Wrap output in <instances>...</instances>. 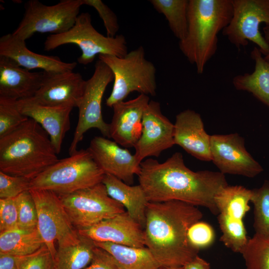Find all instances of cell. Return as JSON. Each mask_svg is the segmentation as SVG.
Returning a JSON list of instances; mask_svg holds the SVG:
<instances>
[{
  "label": "cell",
  "instance_id": "obj_6",
  "mask_svg": "<svg viewBox=\"0 0 269 269\" xmlns=\"http://www.w3.org/2000/svg\"><path fill=\"white\" fill-rule=\"evenodd\" d=\"M98 58L108 65L114 75L112 90L106 102L108 107L112 108L116 103L124 101L133 92L156 95V68L145 58L142 46L123 57L101 54Z\"/></svg>",
  "mask_w": 269,
  "mask_h": 269
},
{
  "label": "cell",
  "instance_id": "obj_1",
  "mask_svg": "<svg viewBox=\"0 0 269 269\" xmlns=\"http://www.w3.org/2000/svg\"><path fill=\"white\" fill-rule=\"evenodd\" d=\"M137 176L148 202L181 201L205 207L215 215L218 213L215 197L228 185L219 171L188 168L179 152L162 163L153 158L142 161Z\"/></svg>",
  "mask_w": 269,
  "mask_h": 269
},
{
  "label": "cell",
  "instance_id": "obj_9",
  "mask_svg": "<svg viewBox=\"0 0 269 269\" xmlns=\"http://www.w3.org/2000/svg\"><path fill=\"white\" fill-rule=\"evenodd\" d=\"M114 79L110 68L99 59L95 63L92 76L86 80L83 96L77 107L78 120L69 148V155L78 150V144L85 133L91 129H97L104 137L110 138L109 124L104 121L102 115V103L106 89Z\"/></svg>",
  "mask_w": 269,
  "mask_h": 269
},
{
  "label": "cell",
  "instance_id": "obj_5",
  "mask_svg": "<svg viewBox=\"0 0 269 269\" xmlns=\"http://www.w3.org/2000/svg\"><path fill=\"white\" fill-rule=\"evenodd\" d=\"M105 175L88 149L59 159L30 181V189L46 190L58 196L102 182Z\"/></svg>",
  "mask_w": 269,
  "mask_h": 269
},
{
  "label": "cell",
  "instance_id": "obj_39",
  "mask_svg": "<svg viewBox=\"0 0 269 269\" xmlns=\"http://www.w3.org/2000/svg\"><path fill=\"white\" fill-rule=\"evenodd\" d=\"M83 269H119L112 256L104 250L96 247L90 265Z\"/></svg>",
  "mask_w": 269,
  "mask_h": 269
},
{
  "label": "cell",
  "instance_id": "obj_42",
  "mask_svg": "<svg viewBox=\"0 0 269 269\" xmlns=\"http://www.w3.org/2000/svg\"><path fill=\"white\" fill-rule=\"evenodd\" d=\"M264 37L269 48V25H265L263 27ZM265 60L269 62V50L268 53L264 56Z\"/></svg>",
  "mask_w": 269,
  "mask_h": 269
},
{
  "label": "cell",
  "instance_id": "obj_38",
  "mask_svg": "<svg viewBox=\"0 0 269 269\" xmlns=\"http://www.w3.org/2000/svg\"><path fill=\"white\" fill-rule=\"evenodd\" d=\"M18 219L16 197L0 199V233L17 227Z\"/></svg>",
  "mask_w": 269,
  "mask_h": 269
},
{
  "label": "cell",
  "instance_id": "obj_11",
  "mask_svg": "<svg viewBox=\"0 0 269 269\" xmlns=\"http://www.w3.org/2000/svg\"><path fill=\"white\" fill-rule=\"evenodd\" d=\"M37 213V228L44 245L53 258L58 247L78 242L80 235L74 230L59 196L46 190H30Z\"/></svg>",
  "mask_w": 269,
  "mask_h": 269
},
{
  "label": "cell",
  "instance_id": "obj_34",
  "mask_svg": "<svg viewBox=\"0 0 269 269\" xmlns=\"http://www.w3.org/2000/svg\"><path fill=\"white\" fill-rule=\"evenodd\" d=\"M31 180L0 171V199L14 198L30 190Z\"/></svg>",
  "mask_w": 269,
  "mask_h": 269
},
{
  "label": "cell",
  "instance_id": "obj_33",
  "mask_svg": "<svg viewBox=\"0 0 269 269\" xmlns=\"http://www.w3.org/2000/svg\"><path fill=\"white\" fill-rule=\"evenodd\" d=\"M16 199L18 208V227L24 229L37 228V210L30 190L21 193Z\"/></svg>",
  "mask_w": 269,
  "mask_h": 269
},
{
  "label": "cell",
  "instance_id": "obj_35",
  "mask_svg": "<svg viewBox=\"0 0 269 269\" xmlns=\"http://www.w3.org/2000/svg\"><path fill=\"white\" fill-rule=\"evenodd\" d=\"M187 236L190 244L199 251L211 246L215 240L213 227L209 224L201 221L190 226Z\"/></svg>",
  "mask_w": 269,
  "mask_h": 269
},
{
  "label": "cell",
  "instance_id": "obj_10",
  "mask_svg": "<svg viewBox=\"0 0 269 269\" xmlns=\"http://www.w3.org/2000/svg\"><path fill=\"white\" fill-rule=\"evenodd\" d=\"M252 196L251 189L241 185H228L215 197L220 241L235 253H240L249 238L244 220L250 210Z\"/></svg>",
  "mask_w": 269,
  "mask_h": 269
},
{
  "label": "cell",
  "instance_id": "obj_41",
  "mask_svg": "<svg viewBox=\"0 0 269 269\" xmlns=\"http://www.w3.org/2000/svg\"><path fill=\"white\" fill-rule=\"evenodd\" d=\"M182 269H211L209 262L197 256L191 261L182 267Z\"/></svg>",
  "mask_w": 269,
  "mask_h": 269
},
{
  "label": "cell",
  "instance_id": "obj_3",
  "mask_svg": "<svg viewBox=\"0 0 269 269\" xmlns=\"http://www.w3.org/2000/svg\"><path fill=\"white\" fill-rule=\"evenodd\" d=\"M46 131L28 118L0 138V171L31 180L59 160Z\"/></svg>",
  "mask_w": 269,
  "mask_h": 269
},
{
  "label": "cell",
  "instance_id": "obj_14",
  "mask_svg": "<svg viewBox=\"0 0 269 269\" xmlns=\"http://www.w3.org/2000/svg\"><path fill=\"white\" fill-rule=\"evenodd\" d=\"M211 161L224 174L253 178L264 169L247 150L244 139L237 133L211 135Z\"/></svg>",
  "mask_w": 269,
  "mask_h": 269
},
{
  "label": "cell",
  "instance_id": "obj_8",
  "mask_svg": "<svg viewBox=\"0 0 269 269\" xmlns=\"http://www.w3.org/2000/svg\"><path fill=\"white\" fill-rule=\"evenodd\" d=\"M83 5L82 0H61L52 5L29 0L25 3L23 17L12 33L26 41L36 32L64 33L74 25Z\"/></svg>",
  "mask_w": 269,
  "mask_h": 269
},
{
  "label": "cell",
  "instance_id": "obj_40",
  "mask_svg": "<svg viewBox=\"0 0 269 269\" xmlns=\"http://www.w3.org/2000/svg\"><path fill=\"white\" fill-rule=\"evenodd\" d=\"M21 257L0 254V269H19Z\"/></svg>",
  "mask_w": 269,
  "mask_h": 269
},
{
  "label": "cell",
  "instance_id": "obj_20",
  "mask_svg": "<svg viewBox=\"0 0 269 269\" xmlns=\"http://www.w3.org/2000/svg\"><path fill=\"white\" fill-rule=\"evenodd\" d=\"M16 103L22 114L35 121L46 131L58 154L65 134L70 129V116L73 107L44 106L32 98L17 100Z\"/></svg>",
  "mask_w": 269,
  "mask_h": 269
},
{
  "label": "cell",
  "instance_id": "obj_28",
  "mask_svg": "<svg viewBox=\"0 0 269 269\" xmlns=\"http://www.w3.org/2000/svg\"><path fill=\"white\" fill-rule=\"evenodd\" d=\"M79 235L78 242L58 247L54 258L53 269H83L91 264L96 247L94 241Z\"/></svg>",
  "mask_w": 269,
  "mask_h": 269
},
{
  "label": "cell",
  "instance_id": "obj_36",
  "mask_svg": "<svg viewBox=\"0 0 269 269\" xmlns=\"http://www.w3.org/2000/svg\"><path fill=\"white\" fill-rule=\"evenodd\" d=\"M83 5L94 7L102 19L107 36L114 37L119 30V24L116 14L101 0H82Z\"/></svg>",
  "mask_w": 269,
  "mask_h": 269
},
{
  "label": "cell",
  "instance_id": "obj_29",
  "mask_svg": "<svg viewBox=\"0 0 269 269\" xmlns=\"http://www.w3.org/2000/svg\"><path fill=\"white\" fill-rule=\"evenodd\" d=\"M149 2L165 16L174 35L179 41L183 40L187 32L189 0H150Z\"/></svg>",
  "mask_w": 269,
  "mask_h": 269
},
{
  "label": "cell",
  "instance_id": "obj_13",
  "mask_svg": "<svg viewBox=\"0 0 269 269\" xmlns=\"http://www.w3.org/2000/svg\"><path fill=\"white\" fill-rule=\"evenodd\" d=\"M232 17L223 35L239 50L250 41L266 55L269 48L260 26L262 23L269 25V0H232Z\"/></svg>",
  "mask_w": 269,
  "mask_h": 269
},
{
  "label": "cell",
  "instance_id": "obj_26",
  "mask_svg": "<svg viewBox=\"0 0 269 269\" xmlns=\"http://www.w3.org/2000/svg\"><path fill=\"white\" fill-rule=\"evenodd\" d=\"M110 254L119 269H159L160 268L146 247L134 248L108 242H94Z\"/></svg>",
  "mask_w": 269,
  "mask_h": 269
},
{
  "label": "cell",
  "instance_id": "obj_31",
  "mask_svg": "<svg viewBox=\"0 0 269 269\" xmlns=\"http://www.w3.org/2000/svg\"><path fill=\"white\" fill-rule=\"evenodd\" d=\"M240 254L246 269H269V238L255 233Z\"/></svg>",
  "mask_w": 269,
  "mask_h": 269
},
{
  "label": "cell",
  "instance_id": "obj_24",
  "mask_svg": "<svg viewBox=\"0 0 269 269\" xmlns=\"http://www.w3.org/2000/svg\"><path fill=\"white\" fill-rule=\"evenodd\" d=\"M102 182L108 195L125 207L130 216L144 229L148 201L141 186H131L108 174H105Z\"/></svg>",
  "mask_w": 269,
  "mask_h": 269
},
{
  "label": "cell",
  "instance_id": "obj_4",
  "mask_svg": "<svg viewBox=\"0 0 269 269\" xmlns=\"http://www.w3.org/2000/svg\"><path fill=\"white\" fill-rule=\"evenodd\" d=\"M232 15V0H189L187 32L179 47L198 74L216 53L218 35Z\"/></svg>",
  "mask_w": 269,
  "mask_h": 269
},
{
  "label": "cell",
  "instance_id": "obj_19",
  "mask_svg": "<svg viewBox=\"0 0 269 269\" xmlns=\"http://www.w3.org/2000/svg\"><path fill=\"white\" fill-rule=\"evenodd\" d=\"M149 101L148 96L139 94L134 99L114 104L109 124L110 138L125 147H134L140 137L143 116Z\"/></svg>",
  "mask_w": 269,
  "mask_h": 269
},
{
  "label": "cell",
  "instance_id": "obj_32",
  "mask_svg": "<svg viewBox=\"0 0 269 269\" xmlns=\"http://www.w3.org/2000/svg\"><path fill=\"white\" fill-rule=\"evenodd\" d=\"M17 101L0 97V138L14 131L28 119L19 111Z\"/></svg>",
  "mask_w": 269,
  "mask_h": 269
},
{
  "label": "cell",
  "instance_id": "obj_7",
  "mask_svg": "<svg viewBox=\"0 0 269 269\" xmlns=\"http://www.w3.org/2000/svg\"><path fill=\"white\" fill-rule=\"evenodd\" d=\"M68 44H75L80 48L81 54L77 62L84 65L91 63L97 55L123 57L128 53L125 37L117 34L111 37L100 33L93 26L88 12L79 14L74 25L68 31L48 36L44 48L48 51Z\"/></svg>",
  "mask_w": 269,
  "mask_h": 269
},
{
  "label": "cell",
  "instance_id": "obj_25",
  "mask_svg": "<svg viewBox=\"0 0 269 269\" xmlns=\"http://www.w3.org/2000/svg\"><path fill=\"white\" fill-rule=\"evenodd\" d=\"M263 55L259 49L254 47L251 53L255 62L254 71L235 76L232 83L236 89L251 93L269 108V62Z\"/></svg>",
  "mask_w": 269,
  "mask_h": 269
},
{
  "label": "cell",
  "instance_id": "obj_43",
  "mask_svg": "<svg viewBox=\"0 0 269 269\" xmlns=\"http://www.w3.org/2000/svg\"><path fill=\"white\" fill-rule=\"evenodd\" d=\"M159 269H182V267H171V268L161 267L159 268Z\"/></svg>",
  "mask_w": 269,
  "mask_h": 269
},
{
  "label": "cell",
  "instance_id": "obj_2",
  "mask_svg": "<svg viewBox=\"0 0 269 269\" xmlns=\"http://www.w3.org/2000/svg\"><path fill=\"white\" fill-rule=\"evenodd\" d=\"M203 215L194 205L178 201L148 202L145 212V247L160 267H182L198 255L188 231Z\"/></svg>",
  "mask_w": 269,
  "mask_h": 269
},
{
  "label": "cell",
  "instance_id": "obj_16",
  "mask_svg": "<svg viewBox=\"0 0 269 269\" xmlns=\"http://www.w3.org/2000/svg\"><path fill=\"white\" fill-rule=\"evenodd\" d=\"M87 149L105 174L113 175L128 184H133L134 175L140 171L141 162L136 155L109 138L95 136Z\"/></svg>",
  "mask_w": 269,
  "mask_h": 269
},
{
  "label": "cell",
  "instance_id": "obj_27",
  "mask_svg": "<svg viewBox=\"0 0 269 269\" xmlns=\"http://www.w3.org/2000/svg\"><path fill=\"white\" fill-rule=\"evenodd\" d=\"M43 245L37 228L17 227L0 233V254L25 256L35 253Z\"/></svg>",
  "mask_w": 269,
  "mask_h": 269
},
{
  "label": "cell",
  "instance_id": "obj_23",
  "mask_svg": "<svg viewBox=\"0 0 269 269\" xmlns=\"http://www.w3.org/2000/svg\"><path fill=\"white\" fill-rule=\"evenodd\" d=\"M43 78V71L31 72L11 59L0 56V97L16 100L33 97Z\"/></svg>",
  "mask_w": 269,
  "mask_h": 269
},
{
  "label": "cell",
  "instance_id": "obj_17",
  "mask_svg": "<svg viewBox=\"0 0 269 269\" xmlns=\"http://www.w3.org/2000/svg\"><path fill=\"white\" fill-rule=\"evenodd\" d=\"M86 83V81L79 73L43 71L41 86L31 98L36 102L44 106L77 107Z\"/></svg>",
  "mask_w": 269,
  "mask_h": 269
},
{
  "label": "cell",
  "instance_id": "obj_21",
  "mask_svg": "<svg viewBox=\"0 0 269 269\" xmlns=\"http://www.w3.org/2000/svg\"><path fill=\"white\" fill-rule=\"evenodd\" d=\"M26 41L12 33L0 38V56L12 60L20 67L28 70L39 69L48 73L73 71L76 62H66L59 57L33 52L26 46Z\"/></svg>",
  "mask_w": 269,
  "mask_h": 269
},
{
  "label": "cell",
  "instance_id": "obj_22",
  "mask_svg": "<svg viewBox=\"0 0 269 269\" xmlns=\"http://www.w3.org/2000/svg\"><path fill=\"white\" fill-rule=\"evenodd\" d=\"M174 130V144L202 161H211V135L205 130L201 116L192 110L178 114Z\"/></svg>",
  "mask_w": 269,
  "mask_h": 269
},
{
  "label": "cell",
  "instance_id": "obj_18",
  "mask_svg": "<svg viewBox=\"0 0 269 269\" xmlns=\"http://www.w3.org/2000/svg\"><path fill=\"white\" fill-rule=\"evenodd\" d=\"M144 229L127 211L104 220L78 233L94 242H108L134 248L145 247Z\"/></svg>",
  "mask_w": 269,
  "mask_h": 269
},
{
  "label": "cell",
  "instance_id": "obj_15",
  "mask_svg": "<svg viewBox=\"0 0 269 269\" xmlns=\"http://www.w3.org/2000/svg\"><path fill=\"white\" fill-rule=\"evenodd\" d=\"M142 123L140 137L134 146V154L140 162L149 156H159L175 145L174 124L163 115L159 102L150 100Z\"/></svg>",
  "mask_w": 269,
  "mask_h": 269
},
{
  "label": "cell",
  "instance_id": "obj_30",
  "mask_svg": "<svg viewBox=\"0 0 269 269\" xmlns=\"http://www.w3.org/2000/svg\"><path fill=\"white\" fill-rule=\"evenodd\" d=\"M252 191L255 234L269 238V181Z\"/></svg>",
  "mask_w": 269,
  "mask_h": 269
},
{
  "label": "cell",
  "instance_id": "obj_37",
  "mask_svg": "<svg viewBox=\"0 0 269 269\" xmlns=\"http://www.w3.org/2000/svg\"><path fill=\"white\" fill-rule=\"evenodd\" d=\"M54 258L46 246L35 253L21 256L19 269H53Z\"/></svg>",
  "mask_w": 269,
  "mask_h": 269
},
{
  "label": "cell",
  "instance_id": "obj_12",
  "mask_svg": "<svg viewBox=\"0 0 269 269\" xmlns=\"http://www.w3.org/2000/svg\"><path fill=\"white\" fill-rule=\"evenodd\" d=\"M59 196L77 229L92 226L125 212L124 207L108 195L102 182Z\"/></svg>",
  "mask_w": 269,
  "mask_h": 269
}]
</instances>
